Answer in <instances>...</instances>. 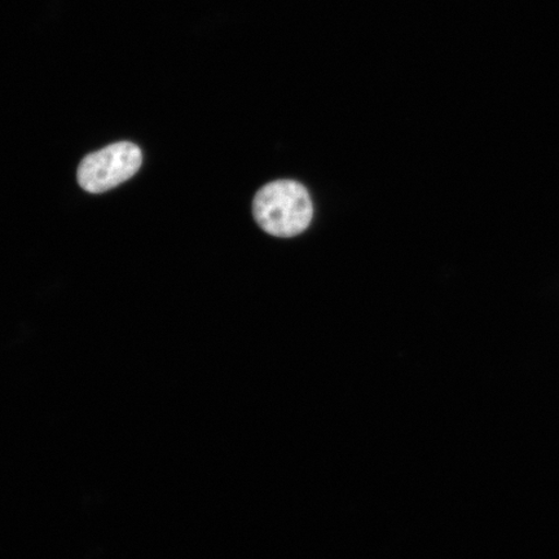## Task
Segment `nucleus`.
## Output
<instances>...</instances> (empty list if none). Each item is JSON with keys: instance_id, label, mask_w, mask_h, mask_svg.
Returning <instances> with one entry per match:
<instances>
[{"instance_id": "f03ea898", "label": "nucleus", "mask_w": 559, "mask_h": 559, "mask_svg": "<svg viewBox=\"0 0 559 559\" xmlns=\"http://www.w3.org/2000/svg\"><path fill=\"white\" fill-rule=\"evenodd\" d=\"M142 164L143 153L138 145L116 143L83 158L76 177L82 190L104 193L134 177Z\"/></svg>"}, {"instance_id": "f257e3e1", "label": "nucleus", "mask_w": 559, "mask_h": 559, "mask_svg": "<svg viewBox=\"0 0 559 559\" xmlns=\"http://www.w3.org/2000/svg\"><path fill=\"white\" fill-rule=\"evenodd\" d=\"M253 214L265 233L293 237L310 226L313 209L310 194L302 185L295 180H276L255 194Z\"/></svg>"}]
</instances>
